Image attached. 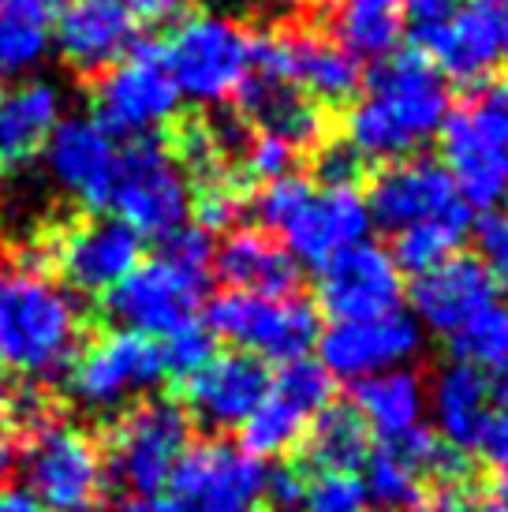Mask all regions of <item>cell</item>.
Segmentation results:
<instances>
[{
	"label": "cell",
	"mask_w": 508,
	"mask_h": 512,
	"mask_svg": "<svg viewBox=\"0 0 508 512\" xmlns=\"http://www.w3.org/2000/svg\"><path fill=\"white\" fill-rule=\"evenodd\" d=\"M449 109V86L438 68L419 49L393 53L374 64L367 94L348 109L344 143L363 161H396L430 143Z\"/></svg>",
	"instance_id": "obj_1"
},
{
	"label": "cell",
	"mask_w": 508,
	"mask_h": 512,
	"mask_svg": "<svg viewBox=\"0 0 508 512\" xmlns=\"http://www.w3.org/2000/svg\"><path fill=\"white\" fill-rule=\"evenodd\" d=\"M83 344V311L68 288L42 270L0 266V367L23 378H53Z\"/></svg>",
	"instance_id": "obj_2"
},
{
	"label": "cell",
	"mask_w": 508,
	"mask_h": 512,
	"mask_svg": "<svg viewBox=\"0 0 508 512\" xmlns=\"http://www.w3.org/2000/svg\"><path fill=\"white\" fill-rule=\"evenodd\" d=\"M23 479L27 490L49 512H98L105 501L109 471L101 445L60 419H38L23 445Z\"/></svg>",
	"instance_id": "obj_3"
},
{
	"label": "cell",
	"mask_w": 508,
	"mask_h": 512,
	"mask_svg": "<svg viewBox=\"0 0 508 512\" xmlns=\"http://www.w3.org/2000/svg\"><path fill=\"white\" fill-rule=\"evenodd\" d=\"M161 57L180 98L217 105L236 98L243 79L251 75L254 34L225 15H184L172 27L169 42L161 45Z\"/></svg>",
	"instance_id": "obj_4"
},
{
	"label": "cell",
	"mask_w": 508,
	"mask_h": 512,
	"mask_svg": "<svg viewBox=\"0 0 508 512\" xmlns=\"http://www.w3.org/2000/svg\"><path fill=\"white\" fill-rule=\"evenodd\" d=\"M116 210V221H124L135 236L165 240L169 232L187 225L191 214V184L180 157L172 146L157 139H139L124 154H116L113 187L109 202Z\"/></svg>",
	"instance_id": "obj_5"
},
{
	"label": "cell",
	"mask_w": 508,
	"mask_h": 512,
	"mask_svg": "<svg viewBox=\"0 0 508 512\" xmlns=\"http://www.w3.org/2000/svg\"><path fill=\"white\" fill-rule=\"evenodd\" d=\"M191 449V419L176 400H139L105 434V471L131 494L169 486L180 456Z\"/></svg>",
	"instance_id": "obj_6"
},
{
	"label": "cell",
	"mask_w": 508,
	"mask_h": 512,
	"mask_svg": "<svg viewBox=\"0 0 508 512\" xmlns=\"http://www.w3.org/2000/svg\"><path fill=\"white\" fill-rule=\"evenodd\" d=\"M180 105V90L172 83L161 45L135 42L120 64L101 72L94 98H90V120L109 139H150V131L169 124Z\"/></svg>",
	"instance_id": "obj_7"
},
{
	"label": "cell",
	"mask_w": 508,
	"mask_h": 512,
	"mask_svg": "<svg viewBox=\"0 0 508 512\" xmlns=\"http://www.w3.org/2000/svg\"><path fill=\"white\" fill-rule=\"evenodd\" d=\"M206 329L213 337L240 344V352L254 359H307L311 344L318 341V311L303 296H247L225 292L206 307Z\"/></svg>",
	"instance_id": "obj_8"
},
{
	"label": "cell",
	"mask_w": 508,
	"mask_h": 512,
	"mask_svg": "<svg viewBox=\"0 0 508 512\" xmlns=\"http://www.w3.org/2000/svg\"><path fill=\"white\" fill-rule=\"evenodd\" d=\"M165 378L161 344L131 329H109L83 344L68 367V389L90 412H116Z\"/></svg>",
	"instance_id": "obj_9"
},
{
	"label": "cell",
	"mask_w": 508,
	"mask_h": 512,
	"mask_svg": "<svg viewBox=\"0 0 508 512\" xmlns=\"http://www.w3.org/2000/svg\"><path fill=\"white\" fill-rule=\"evenodd\" d=\"M251 72L292 83L299 94H307L322 109H337L344 101H352L363 86L359 64L333 38H325L311 27L254 34Z\"/></svg>",
	"instance_id": "obj_10"
},
{
	"label": "cell",
	"mask_w": 508,
	"mask_h": 512,
	"mask_svg": "<svg viewBox=\"0 0 508 512\" xmlns=\"http://www.w3.org/2000/svg\"><path fill=\"white\" fill-rule=\"evenodd\" d=\"M202 292L206 273H191L157 255L154 262H139L113 292H105V314L120 329L142 337H169L198 322Z\"/></svg>",
	"instance_id": "obj_11"
},
{
	"label": "cell",
	"mask_w": 508,
	"mask_h": 512,
	"mask_svg": "<svg viewBox=\"0 0 508 512\" xmlns=\"http://www.w3.org/2000/svg\"><path fill=\"white\" fill-rule=\"evenodd\" d=\"M266 464L232 441L191 445L172 471V501L184 512H251L266 494Z\"/></svg>",
	"instance_id": "obj_12"
},
{
	"label": "cell",
	"mask_w": 508,
	"mask_h": 512,
	"mask_svg": "<svg viewBox=\"0 0 508 512\" xmlns=\"http://www.w3.org/2000/svg\"><path fill=\"white\" fill-rule=\"evenodd\" d=\"M45 258L60 270L68 288L83 296L113 292L139 266L142 240L116 217H83L45 240Z\"/></svg>",
	"instance_id": "obj_13"
},
{
	"label": "cell",
	"mask_w": 508,
	"mask_h": 512,
	"mask_svg": "<svg viewBox=\"0 0 508 512\" xmlns=\"http://www.w3.org/2000/svg\"><path fill=\"white\" fill-rule=\"evenodd\" d=\"M318 299L333 322H374L400 311L404 281L378 243H355L318 266Z\"/></svg>",
	"instance_id": "obj_14"
},
{
	"label": "cell",
	"mask_w": 508,
	"mask_h": 512,
	"mask_svg": "<svg viewBox=\"0 0 508 512\" xmlns=\"http://www.w3.org/2000/svg\"><path fill=\"white\" fill-rule=\"evenodd\" d=\"M363 202H367L370 225L385 228L389 236L411 225H423V221L471 214L456 184H452V176L445 172V165L426 161V157H408V161L385 165L370 180V191Z\"/></svg>",
	"instance_id": "obj_15"
},
{
	"label": "cell",
	"mask_w": 508,
	"mask_h": 512,
	"mask_svg": "<svg viewBox=\"0 0 508 512\" xmlns=\"http://www.w3.org/2000/svg\"><path fill=\"white\" fill-rule=\"evenodd\" d=\"M318 348H322V367L333 382L337 378L363 382L385 370H400L419 356L423 329L411 314L396 311L374 322H337L318 337Z\"/></svg>",
	"instance_id": "obj_16"
},
{
	"label": "cell",
	"mask_w": 508,
	"mask_h": 512,
	"mask_svg": "<svg viewBox=\"0 0 508 512\" xmlns=\"http://www.w3.org/2000/svg\"><path fill=\"white\" fill-rule=\"evenodd\" d=\"M269 370L262 359L247 352L213 356L202 370L184 378V408L187 419L206 430H236L243 427L269 393Z\"/></svg>",
	"instance_id": "obj_17"
},
{
	"label": "cell",
	"mask_w": 508,
	"mask_h": 512,
	"mask_svg": "<svg viewBox=\"0 0 508 512\" xmlns=\"http://www.w3.org/2000/svg\"><path fill=\"white\" fill-rule=\"evenodd\" d=\"M438 135L445 150V172L452 176L464 206L494 214L508 199V146L482 128L467 105L449 109Z\"/></svg>",
	"instance_id": "obj_18"
},
{
	"label": "cell",
	"mask_w": 508,
	"mask_h": 512,
	"mask_svg": "<svg viewBox=\"0 0 508 512\" xmlns=\"http://www.w3.org/2000/svg\"><path fill=\"white\" fill-rule=\"evenodd\" d=\"M135 15L124 0H68L57 12L60 60L79 75H101L131 53L135 45Z\"/></svg>",
	"instance_id": "obj_19"
},
{
	"label": "cell",
	"mask_w": 508,
	"mask_h": 512,
	"mask_svg": "<svg viewBox=\"0 0 508 512\" xmlns=\"http://www.w3.org/2000/svg\"><path fill=\"white\" fill-rule=\"evenodd\" d=\"M508 38L494 0H467L438 34L423 42V57L460 86H479L505 57Z\"/></svg>",
	"instance_id": "obj_20"
},
{
	"label": "cell",
	"mask_w": 508,
	"mask_h": 512,
	"mask_svg": "<svg viewBox=\"0 0 508 512\" xmlns=\"http://www.w3.org/2000/svg\"><path fill=\"white\" fill-rule=\"evenodd\" d=\"M53 184L86 210H101L109 202L116 172V146L90 116L60 120L53 139L42 150Z\"/></svg>",
	"instance_id": "obj_21"
},
{
	"label": "cell",
	"mask_w": 508,
	"mask_h": 512,
	"mask_svg": "<svg viewBox=\"0 0 508 512\" xmlns=\"http://www.w3.org/2000/svg\"><path fill=\"white\" fill-rule=\"evenodd\" d=\"M367 232L370 214L359 187H322L307 199V206L292 217V225L281 236L296 262L325 266L344 247L363 243Z\"/></svg>",
	"instance_id": "obj_22"
},
{
	"label": "cell",
	"mask_w": 508,
	"mask_h": 512,
	"mask_svg": "<svg viewBox=\"0 0 508 512\" xmlns=\"http://www.w3.org/2000/svg\"><path fill=\"white\" fill-rule=\"evenodd\" d=\"M236 105L247 128H258V135H273L299 154L325 143V131H329L325 109L284 79L251 72L236 90Z\"/></svg>",
	"instance_id": "obj_23"
},
{
	"label": "cell",
	"mask_w": 508,
	"mask_h": 512,
	"mask_svg": "<svg viewBox=\"0 0 508 512\" xmlns=\"http://www.w3.org/2000/svg\"><path fill=\"white\" fill-rule=\"evenodd\" d=\"M494 281L482 270L479 258L452 255L441 266L426 270L411 285V311L426 329L452 337L467 318L494 303Z\"/></svg>",
	"instance_id": "obj_24"
},
{
	"label": "cell",
	"mask_w": 508,
	"mask_h": 512,
	"mask_svg": "<svg viewBox=\"0 0 508 512\" xmlns=\"http://www.w3.org/2000/svg\"><path fill=\"white\" fill-rule=\"evenodd\" d=\"M213 266L228 292L281 299L296 296L299 288V262L277 236L262 228H232L228 240L213 251Z\"/></svg>",
	"instance_id": "obj_25"
},
{
	"label": "cell",
	"mask_w": 508,
	"mask_h": 512,
	"mask_svg": "<svg viewBox=\"0 0 508 512\" xmlns=\"http://www.w3.org/2000/svg\"><path fill=\"white\" fill-rule=\"evenodd\" d=\"M60 120H64V101L53 83L27 79L8 94H0V165L19 169L42 157Z\"/></svg>",
	"instance_id": "obj_26"
},
{
	"label": "cell",
	"mask_w": 508,
	"mask_h": 512,
	"mask_svg": "<svg viewBox=\"0 0 508 512\" xmlns=\"http://www.w3.org/2000/svg\"><path fill=\"white\" fill-rule=\"evenodd\" d=\"M430 408H434L438 438L452 445L456 453H467V449H479L482 434H486V423L494 415V389L479 370L452 359L434 374Z\"/></svg>",
	"instance_id": "obj_27"
},
{
	"label": "cell",
	"mask_w": 508,
	"mask_h": 512,
	"mask_svg": "<svg viewBox=\"0 0 508 512\" xmlns=\"http://www.w3.org/2000/svg\"><path fill=\"white\" fill-rule=\"evenodd\" d=\"M426 408V385L415 370H385L374 378L352 385V412L363 419V427L374 430L385 445L400 441L419 427V415Z\"/></svg>",
	"instance_id": "obj_28"
},
{
	"label": "cell",
	"mask_w": 508,
	"mask_h": 512,
	"mask_svg": "<svg viewBox=\"0 0 508 512\" xmlns=\"http://www.w3.org/2000/svg\"><path fill=\"white\" fill-rule=\"evenodd\" d=\"M329 38L359 64L385 60L404 38V8L400 0H333L329 8Z\"/></svg>",
	"instance_id": "obj_29"
},
{
	"label": "cell",
	"mask_w": 508,
	"mask_h": 512,
	"mask_svg": "<svg viewBox=\"0 0 508 512\" xmlns=\"http://www.w3.org/2000/svg\"><path fill=\"white\" fill-rule=\"evenodd\" d=\"M449 352L456 363L479 370L494 389V400L508 404V307L490 303L475 318H467L464 326L449 337Z\"/></svg>",
	"instance_id": "obj_30"
},
{
	"label": "cell",
	"mask_w": 508,
	"mask_h": 512,
	"mask_svg": "<svg viewBox=\"0 0 508 512\" xmlns=\"http://www.w3.org/2000/svg\"><path fill=\"white\" fill-rule=\"evenodd\" d=\"M303 445L314 471H355L370 456V430L352 408L329 404L325 412L314 415V427Z\"/></svg>",
	"instance_id": "obj_31"
},
{
	"label": "cell",
	"mask_w": 508,
	"mask_h": 512,
	"mask_svg": "<svg viewBox=\"0 0 508 512\" xmlns=\"http://www.w3.org/2000/svg\"><path fill=\"white\" fill-rule=\"evenodd\" d=\"M467 228H471V214L411 225L393 236V255L389 258L396 262V270H411L419 277V273L434 270V266H441L445 258L460 251V243L467 240Z\"/></svg>",
	"instance_id": "obj_32"
},
{
	"label": "cell",
	"mask_w": 508,
	"mask_h": 512,
	"mask_svg": "<svg viewBox=\"0 0 508 512\" xmlns=\"http://www.w3.org/2000/svg\"><path fill=\"white\" fill-rule=\"evenodd\" d=\"M49 49V15L23 0L0 12V79L34 72Z\"/></svg>",
	"instance_id": "obj_33"
},
{
	"label": "cell",
	"mask_w": 508,
	"mask_h": 512,
	"mask_svg": "<svg viewBox=\"0 0 508 512\" xmlns=\"http://www.w3.org/2000/svg\"><path fill=\"white\" fill-rule=\"evenodd\" d=\"M307 423L311 419L299 412L296 404H288L269 389L266 400L258 404V412L243 423V449L258 460L262 456H281L307 438Z\"/></svg>",
	"instance_id": "obj_34"
},
{
	"label": "cell",
	"mask_w": 508,
	"mask_h": 512,
	"mask_svg": "<svg viewBox=\"0 0 508 512\" xmlns=\"http://www.w3.org/2000/svg\"><path fill=\"white\" fill-rule=\"evenodd\" d=\"M363 486H367L370 505H378L381 512H415L426 490V479L396 449L381 445L378 453L367 456Z\"/></svg>",
	"instance_id": "obj_35"
},
{
	"label": "cell",
	"mask_w": 508,
	"mask_h": 512,
	"mask_svg": "<svg viewBox=\"0 0 508 512\" xmlns=\"http://www.w3.org/2000/svg\"><path fill=\"white\" fill-rule=\"evenodd\" d=\"M269 389L284 397L288 404H296L299 412L314 419L318 412H325L329 404H333V378H329V370L322 363H314V359H292V363H284V370L269 382Z\"/></svg>",
	"instance_id": "obj_36"
},
{
	"label": "cell",
	"mask_w": 508,
	"mask_h": 512,
	"mask_svg": "<svg viewBox=\"0 0 508 512\" xmlns=\"http://www.w3.org/2000/svg\"><path fill=\"white\" fill-rule=\"evenodd\" d=\"M314 195V184L307 180V176H284V180H273V184H266L258 195H254L251 210L254 217H258V225H262V232H269V236H281L284 228L292 225V217L307 206V199Z\"/></svg>",
	"instance_id": "obj_37"
},
{
	"label": "cell",
	"mask_w": 508,
	"mask_h": 512,
	"mask_svg": "<svg viewBox=\"0 0 508 512\" xmlns=\"http://www.w3.org/2000/svg\"><path fill=\"white\" fill-rule=\"evenodd\" d=\"M303 512H370L367 486L355 471H318L307 479Z\"/></svg>",
	"instance_id": "obj_38"
},
{
	"label": "cell",
	"mask_w": 508,
	"mask_h": 512,
	"mask_svg": "<svg viewBox=\"0 0 508 512\" xmlns=\"http://www.w3.org/2000/svg\"><path fill=\"white\" fill-rule=\"evenodd\" d=\"M213 352V333L202 322H191V326L176 329L165 337L161 344V363H165V374H176V378H191L195 370H202Z\"/></svg>",
	"instance_id": "obj_39"
},
{
	"label": "cell",
	"mask_w": 508,
	"mask_h": 512,
	"mask_svg": "<svg viewBox=\"0 0 508 512\" xmlns=\"http://www.w3.org/2000/svg\"><path fill=\"white\" fill-rule=\"evenodd\" d=\"M296 161L299 150H292L288 143L273 139V135H251V143H247L236 169H240L243 180H266V184H273V180L292 176Z\"/></svg>",
	"instance_id": "obj_40"
},
{
	"label": "cell",
	"mask_w": 508,
	"mask_h": 512,
	"mask_svg": "<svg viewBox=\"0 0 508 512\" xmlns=\"http://www.w3.org/2000/svg\"><path fill=\"white\" fill-rule=\"evenodd\" d=\"M213 236L202 232L198 225H180L176 232H169L161 240V258L172 262V266H184L191 273H206L213 262Z\"/></svg>",
	"instance_id": "obj_41"
},
{
	"label": "cell",
	"mask_w": 508,
	"mask_h": 512,
	"mask_svg": "<svg viewBox=\"0 0 508 512\" xmlns=\"http://www.w3.org/2000/svg\"><path fill=\"white\" fill-rule=\"evenodd\" d=\"M479 251H482V270L490 273L494 288L508 296V214L494 210L479 221Z\"/></svg>",
	"instance_id": "obj_42"
},
{
	"label": "cell",
	"mask_w": 508,
	"mask_h": 512,
	"mask_svg": "<svg viewBox=\"0 0 508 512\" xmlns=\"http://www.w3.org/2000/svg\"><path fill=\"white\" fill-rule=\"evenodd\" d=\"M314 176L325 187H355V180L363 176V157L348 143H322L314 154Z\"/></svg>",
	"instance_id": "obj_43"
},
{
	"label": "cell",
	"mask_w": 508,
	"mask_h": 512,
	"mask_svg": "<svg viewBox=\"0 0 508 512\" xmlns=\"http://www.w3.org/2000/svg\"><path fill=\"white\" fill-rule=\"evenodd\" d=\"M475 509H479V490L467 483V475L426 483L423 498L415 505V512H475Z\"/></svg>",
	"instance_id": "obj_44"
},
{
	"label": "cell",
	"mask_w": 508,
	"mask_h": 512,
	"mask_svg": "<svg viewBox=\"0 0 508 512\" xmlns=\"http://www.w3.org/2000/svg\"><path fill=\"white\" fill-rule=\"evenodd\" d=\"M273 512H303V501H307V475H303V464H281L266 475V494Z\"/></svg>",
	"instance_id": "obj_45"
},
{
	"label": "cell",
	"mask_w": 508,
	"mask_h": 512,
	"mask_svg": "<svg viewBox=\"0 0 508 512\" xmlns=\"http://www.w3.org/2000/svg\"><path fill=\"white\" fill-rule=\"evenodd\" d=\"M400 8H404V27L411 23L415 42L423 45L430 34H438L449 23L452 12L460 8V0H400Z\"/></svg>",
	"instance_id": "obj_46"
},
{
	"label": "cell",
	"mask_w": 508,
	"mask_h": 512,
	"mask_svg": "<svg viewBox=\"0 0 508 512\" xmlns=\"http://www.w3.org/2000/svg\"><path fill=\"white\" fill-rule=\"evenodd\" d=\"M479 449L486 453V460H490L501 475H508V404L501 408V412L490 415V423H486V434H482Z\"/></svg>",
	"instance_id": "obj_47"
},
{
	"label": "cell",
	"mask_w": 508,
	"mask_h": 512,
	"mask_svg": "<svg viewBox=\"0 0 508 512\" xmlns=\"http://www.w3.org/2000/svg\"><path fill=\"white\" fill-rule=\"evenodd\" d=\"M0 512H49L27 486H0Z\"/></svg>",
	"instance_id": "obj_48"
},
{
	"label": "cell",
	"mask_w": 508,
	"mask_h": 512,
	"mask_svg": "<svg viewBox=\"0 0 508 512\" xmlns=\"http://www.w3.org/2000/svg\"><path fill=\"white\" fill-rule=\"evenodd\" d=\"M116 512H184V505L161 494H131Z\"/></svg>",
	"instance_id": "obj_49"
},
{
	"label": "cell",
	"mask_w": 508,
	"mask_h": 512,
	"mask_svg": "<svg viewBox=\"0 0 508 512\" xmlns=\"http://www.w3.org/2000/svg\"><path fill=\"white\" fill-rule=\"evenodd\" d=\"M475 512H508V475H497L486 490H479V509Z\"/></svg>",
	"instance_id": "obj_50"
},
{
	"label": "cell",
	"mask_w": 508,
	"mask_h": 512,
	"mask_svg": "<svg viewBox=\"0 0 508 512\" xmlns=\"http://www.w3.org/2000/svg\"><path fill=\"white\" fill-rule=\"evenodd\" d=\"M15 460V445H12V419L8 415H0V479H4V471L12 468Z\"/></svg>",
	"instance_id": "obj_51"
},
{
	"label": "cell",
	"mask_w": 508,
	"mask_h": 512,
	"mask_svg": "<svg viewBox=\"0 0 508 512\" xmlns=\"http://www.w3.org/2000/svg\"><path fill=\"white\" fill-rule=\"evenodd\" d=\"M23 4H30V8H38L42 15H53V12H60L68 0H23Z\"/></svg>",
	"instance_id": "obj_52"
},
{
	"label": "cell",
	"mask_w": 508,
	"mask_h": 512,
	"mask_svg": "<svg viewBox=\"0 0 508 512\" xmlns=\"http://www.w3.org/2000/svg\"><path fill=\"white\" fill-rule=\"evenodd\" d=\"M497 4V15H501V27H505V38H508V0H494Z\"/></svg>",
	"instance_id": "obj_53"
},
{
	"label": "cell",
	"mask_w": 508,
	"mask_h": 512,
	"mask_svg": "<svg viewBox=\"0 0 508 512\" xmlns=\"http://www.w3.org/2000/svg\"><path fill=\"white\" fill-rule=\"evenodd\" d=\"M8 4H15V0H0V12H4V8H8Z\"/></svg>",
	"instance_id": "obj_54"
},
{
	"label": "cell",
	"mask_w": 508,
	"mask_h": 512,
	"mask_svg": "<svg viewBox=\"0 0 508 512\" xmlns=\"http://www.w3.org/2000/svg\"><path fill=\"white\" fill-rule=\"evenodd\" d=\"M299 4H322V0H299Z\"/></svg>",
	"instance_id": "obj_55"
},
{
	"label": "cell",
	"mask_w": 508,
	"mask_h": 512,
	"mask_svg": "<svg viewBox=\"0 0 508 512\" xmlns=\"http://www.w3.org/2000/svg\"><path fill=\"white\" fill-rule=\"evenodd\" d=\"M124 8H127V0H124Z\"/></svg>",
	"instance_id": "obj_56"
},
{
	"label": "cell",
	"mask_w": 508,
	"mask_h": 512,
	"mask_svg": "<svg viewBox=\"0 0 508 512\" xmlns=\"http://www.w3.org/2000/svg\"><path fill=\"white\" fill-rule=\"evenodd\" d=\"M505 157H508V154H505Z\"/></svg>",
	"instance_id": "obj_57"
}]
</instances>
